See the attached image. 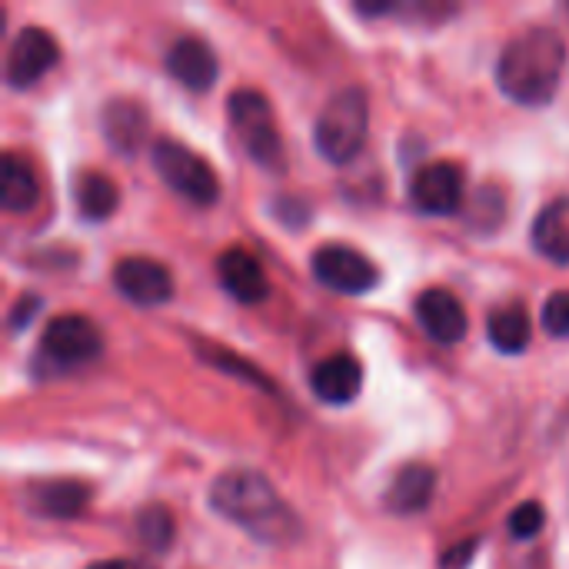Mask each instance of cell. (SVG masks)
Returning a JSON list of instances; mask_svg holds the SVG:
<instances>
[{
  "label": "cell",
  "instance_id": "6da1fadb",
  "mask_svg": "<svg viewBox=\"0 0 569 569\" xmlns=\"http://www.w3.org/2000/svg\"><path fill=\"white\" fill-rule=\"evenodd\" d=\"M563 37L553 27H527L503 47L497 60V83L510 100L523 107H547L563 83Z\"/></svg>",
  "mask_w": 569,
  "mask_h": 569
},
{
  "label": "cell",
  "instance_id": "7a4b0ae2",
  "mask_svg": "<svg viewBox=\"0 0 569 569\" xmlns=\"http://www.w3.org/2000/svg\"><path fill=\"white\" fill-rule=\"evenodd\" d=\"M210 507L260 543L277 547L297 537V517L280 500L273 483L257 470L220 473L210 487Z\"/></svg>",
  "mask_w": 569,
  "mask_h": 569
},
{
  "label": "cell",
  "instance_id": "3957f363",
  "mask_svg": "<svg viewBox=\"0 0 569 569\" xmlns=\"http://www.w3.org/2000/svg\"><path fill=\"white\" fill-rule=\"evenodd\" d=\"M367 130H370L367 93L360 87H343L323 103L313 123V147L323 160H330L333 167H343L363 150Z\"/></svg>",
  "mask_w": 569,
  "mask_h": 569
},
{
  "label": "cell",
  "instance_id": "277c9868",
  "mask_svg": "<svg viewBox=\"0 0 569 569\" xmlns=\"http://www.w3.org/2000/svg\"><path fill=\"white\" fill-rule=\"evenodd\" d=\"M227 117L230 127L240 140V147L247 150V157L263 167V170H283V140H280V127L273 117L270 100L260 90H233L227 97Z\"/></svg>",
  "mask_w": 569,
  "mask_h": 569
},
{
  "label": "cell",
  "instance_id": "5b68a950",
  "mask_svg": "<svg viewBox=\"0 0 569 569\" xmlns=\"http://www.w3.org/2000/svg\"><path fill=\"white\" fill-rule=\"evenodd\" d=\"M153 170L177 197H183L197 207H210L220 197V183H217V173L210 170V163L197 150H190L177 140L163 137L153 143Z\"/></svg>",
  "mask_w": 569,
  "mask_h": 569
},
{
  "label": "cell",
  "instance_id": "8992f818",
  "mask_svg": "<svg viewBox=\"0 0 569 569\" xmlns=\"http://www.w3.org/2000/svg\"><path fill=\"white\" fill-rule=\"evenodd\" d=\"M103 350V337L100 330L77 313H63L53 317L43 333H40V350H37V367H47L50 373H63L73 367H83L90 360H97Z\"/></svg>",
  "mask_w": 569,
  "mask_h": 569
},
{
  "label": "cell",
  "instance_id": "52a82bcc",
  "mask_svg": "<svg viewBox=\"0 0 569 569\" xmlns=\"http://www.w3.org/2000/svg\"><path fill=\"white\" fill-rule=\"evenodd\" d=\"M313 267V277L337 290V293H347V297H360L367 290H373L380 283V273L377 267L353 247H343V243H327L313 253L310 260Z\"/></svg>",
  "mask_w": 569,
  "mask_h": 569
},
{
  "label": "cell",
  "instance_id": "ba28073f",
  "mask_svg": "<svg viewBox=\"0 0 569 569\" xmlns=\"http://www.w3.org/2000/svg\"><path fill=\"white\" fill-rule=\"evenodd\" d=\"M463 170L453 160L423 163L410 180V203L427 217H450L463 203Z\"/></svg>",
  "mask_w": 569,
  "mask_h": 569
},
{
  "label": "cell",
  "instance_id": "9c48e42d",
  "mask_svg": "<svg viewBox=\"0 0 569 569\" xmlns=\"http://www.w3.org/2000/svg\"><path fill=\"white\" fill-rule=\"evenodd\" d=\"M57 60H60L57 40L43 27H23L7 50L3 77L13 90H23V87H33Z\"/></svg>",
  "mask_w": 569,
  "mask_h": 569
},
{
  "label": "cell",
  "instance_id": "30bf717a",
  "mask_svg": "<svg viewBox=\"0 0 569 569\" xmlns=\"http://www.w3.org/2000/svg\"><path fill=\"white\" fill-rule=\"evenodd\" d=\"M113 287L123 300L140 307H160L173 297V277L150 257H123L113 267Z\"/></svg>",
  "mask_w": 569,
  "mask_h": 569
},
{
  "label": "cell",
  "instance_id": "8fae6325",
  "mask_svg": "<svg viewBox=\"0 0 569 569\" xmlns=\"http://www.w3.org/2000/svg\"><path fill=\"white\" fill-rule=\"evenodd\" d=\"M417 310V320L423 327V333L443 347H453L467 337L470 330V320H467V310L460 303V297H453L450 290L443 287H430L417 297L413 303Z\"/></svg>",
  "mask_w": 569,
  "mask_h": 569
},
{
  "label": "cell",
  "instance_id": "7c38bea8",
  "mask_svg": "<svg viewBox=\"0 0 569 569\" xmlns=\"http://www.w3.org/2000/svg\"><path fill=\"white\" fill-rule=\"evenodd\" d=\"M163 63H167V73H170L180 87H187V90H193V93L210 90L213 80H217V73H220L217 53H213L210 43L200 40V37H180V40H173Z\"/></svg>",
  "mask_w": 569,
  "mask_h": 569
},
{
  "label": "cell",
  "instance_id": "4fadbf2b",
  "mask_svg": "<svg viewBox=\"0 0 569 569\" xmlns=\"http://www.w3.org/2000/svg\"><path fill=\"white\" fill-rule=\"evenodd\" d=\"M310 390L320 403L347 407L363 390V367L353 353H333L320 360L310 373Z\"/></svg>",
  "mask_w": 569,
  "mask_h": 569
},
{
  "label": "cell",
  "instance_id": "5bb4252c",
  "mask_svg": "<svg viewBox=\"0 0 569 569\" xmlns=\"http://www.w3.org/2000/svg\"><path fill=\"white\" fill-rule=\"evenodd\" d=\"M217 280L240 303H260L270 293V283H267L260 260L243 247H227L217 257Z\"/></svg>",
  "mask_w": 569,
  "mask_h": 569
},
{
  "label": "cell",
  "instance_id": "9a60e30c",
  "mask_svg": "<svg viewBox=\"0 0 569 569\" xmlns=\"http://www.w3.org/2000/svg\"><path fill=\"white\" fill-rule=\"evenodd\" d=\"M433 490H437V473L433 467L427 463H407L400 467V473L390 480L387 493H383V503L390 513H400V517H413V513H423L433 500Z\"/></svg>",
  "mask_w": 569,
  "mask_h": 569
},
{
  "label": "cell",
  "instance_id": "2e32d148",
  "mask_svg": "<svg viewBox=\"0 0 569 569\" xmlns=\"http://www.w3.org/2000/svg\"><path fill=\"white\" fill-rule=\"evenodd\" d=\"M90 503V487H83L80 480H47L30 487L27 493V507L47 520H73L87 510Z\"/></svg>",
  "mask_w": 569,
  "mask_h": 569
},
{
  "label": "cell",
  "instance_id": "e0dca14e",
  "mask_svg": "<svg viewBox=\"0 0 569 569\" xmlns=\"http://www.w3.org/2000/svg\"><path fill=\"white\" fill-rule=\"evenodd\" d=\"M103 133L120 153H137L150 133L147 110L137 100H110L103 107Z\"/></svg>",
  "mask_w": 569,
  "mask_h": 569
},
{
  "label": "cell",
  "instance_id": "ac0fdd59",
  "mask_svg": "<svg viewBox=\"0 0 569 569\" xmlns=\"http://www.w3.org/2000/svg\"><path fill=\"white\" fill-rule=\"evenodd\" d=\"M40 200V183L37 173L27 160H20L17 153H3L0 163V207L7 213H27L33 210Z\"/></svg>",
  "mask_w": 569,
  "mask_h": 569
},
{
  "label": "cell",
  "instance_id": "d6986e66",
  "mask_svg": "<svg viewBox=\"0 0 569 569\" xmlns=\"http://www.w3.org/2000/svg\"><path fill=\"white\" fill-rule=\"evenodd\" d=\"M533 247L553 260V263H569V197H560L540 210L530 230Z\"/></svg>",
  "mask_w": 569,
  "mask_h": 569
},
{
  "label": "cell",
  "instance_id": "ffe728a7",
  "mask_svg": "<svg viewBox=\"0 0 569 569\" xmlns=\"http://www.w3.org/2000/svg\"><path fill=\"white\" fill-rule=\"evenodd\" d=\"M487 337L500 353H523L533 337V320L523 303H503L487 320Z\"/></svg>",
  "mask_w": 569,
  "mask_h": 569
},
{
  "label": "cell",
  "instance_id": "44dd1931",
  "mask_svg": "<svg viewBox=\"0 0 569 569\" xmlns=\"http://www.w3.org/2000/svg\"><path fill=\"white\" fill-rule=\"evenodd\" d=\"M73 200H77V210L83 220H107L117 203H120V190L117 183L107 177V173H97V170H83L77 177V187H73Z\"/></svg>",
  "mask_w": 569,
  "mask_h": 569
},
{
  "label": "cell",
  "instance_id": "7402d4cb",
  "mask_svg": "<svg viewBox=\"0 0 569 569\" xmlns=\"http://www.w3.org/2000/svg\"><path fill=\"white\" fill-rule=\"evenodd\" d=\"M173 513L167 507H147L140 517H137V540L150 550V553H163L170 543H173Z\"/></svg>",
  "mask_w": 569,
  "mask_h": 569
},
{
  "label": "cell",
  "instance_id": "603a6c76",
  "mask_svg": "<svg viewBox=\"0 0 569 569\" xmlns=\"http://www.w3.org/2000/svg\"><path fill=\"white\" fill-rule=\"evenodd\" d=\"M543 527H547V513L540 503H520L510 513V537L513 540H533L543 533Z\"/></svg>",
  "mask_w": 569,
  "mask_h": 569
},
{
  "label": "cell",
  "instance_id": "cb8c5ba5",
  "mask_svg": "<svg viewBox=\"0 0 569 569\" xmlns=\"http://www.w3.org/2000/svg\"><path fill=\"white\" fill-rule=\"evenodd\" d=\"M540 320H543V330H547L550 337H563V340H569V290H560V293L547 297Z\"/></svg>",
  "mask_w": 569,
  "mask_h": 569
},
{
  "label": "cell",
  "instance_id": "d4e9b609",
  "mask_svg": "<svg viewBox=\"0 0 569 569\" xmlns=\"http://www.w3.org/2000/svg\"><path fill=\"white\" fill-rule=\"evenodd\" d=\"M40 307H43V303H40V297H33V293H23V297L13 303L10 317H7V320H10V330H13V333H17V330H23V327L33 320V313H37Z\"/></svg>",
  "mask_w": 569,
  "mask_h": 569
},
{
  "label": "cell",
  "instance_id": "484cf974",
  "mask_svg": "<svg viewBox=\"0 0 569 569\" xmlns=\"http://www.w3.org/2000/svg\"><path fill=\"white\" fill-rule=\"evenodd\" d=\"M87 569H150L143 563H130V560H100V563H90Z\"/></svg>",
  "mask_w": 569,
  "mask_h": 569
}]
</instances>
